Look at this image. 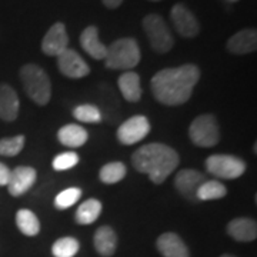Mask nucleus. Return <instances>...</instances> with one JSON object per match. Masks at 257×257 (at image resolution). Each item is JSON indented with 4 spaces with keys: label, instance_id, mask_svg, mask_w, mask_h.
<instances>
[{
    "label": "nucleus",
    "instance_id": "obj_7",
    "mask_svg": "<svg viewBox=\"0 0 257 257\" xmlns=\"http://www.w3.org/2000/svg\"><path fill=\"white\" fill-rule=\"evenodd\" d=\"M206 170L219 179H237L246 172V163L236 156L213 155L206 159Z\"/></svg>",
    "mask_w": 257,
    "mask_h": 257
},
{
    "label": "nucleus",
    "instance_id": "obj_22",
    "mask_svg": "<svg viewBox=\"0 0 257 257\" xmlns=\"http://www.w3.org/2000/svg\"><path fill=\"white\" fill-rule=\"evenodd\" d=\"M101 213V203L96 199H89L82 203L74 214L76 223L79 224H92L97 220Z\"/></svg>",
    "mask_w": 257,
    "mask_h": 257
},
{
    "label": "nucleus",
    "instance_id": "obj_4",
    "mask_svg": "<svg viewBox=\"0 0 257 257\" xmlns=\"http://www.w3.org/2000/svg\"><path fill=\"white\" fill-rule=\"evenodd\" d=\"M104 63L111 70H132L140 63V47L132 37L117 39L107 47Z\"/></svg>",
    "mask_w": 257,
    "mask_h": 257
},
{
    "label": "nucleus",
    "instance_id": "obj_35",
    "mask_svg": "<svg viewBox=\"0 0 257 257\" xmlns=\"http://www.w3.org/2000/svg\"><path fill=\"white\" fill-rule=\"evenodd\" d=\"M150 2H160V0H150Z\"/></svg>",
    "mask_w": 257,
    "mask_h": 257
},
{
    "label": "nucleus",
    "instance_id": "obj_12",
    "mask_svg": "<svg viewBox=\"0 0 257 257\" xmlns=\"http://www.w3.org/2000/svg\"><path fill=\"white\" fill-rule=\"evenodd\" d=\"M203 182H206L204 176L197 170L193 169H184L180 170L175 177V186L177 192L183 196L187 200H197L196 193L199 190V187L202 186Z\"/></svg>",
    "mask_w": 257,
    "mask_h": 257
},
{
    "label": "nucleus",
    "instance_id": "obj_3",
    "mask_svg": "<svg viewBox=\"0 0 257 257\" xmlns=\"http://www.w3.org/2000/svg\"><path fill=\"white\" fill-rule=\"evenodd\" d=\"M20 80L32 100L45 106L52 97V83L47 73L37 64H25L20 69Z\"/></svg>",
    "mask_w": 257,
    "mask_h": 257
},
{
    "label": "nucleus",
    "instance_id": "obj_28",
    "mask_svg": "<svg viewBox=\"0 0 257 257\" xmlns=\"http://www.w3.org/2000/svg\"><path fill=\"white\" fill-rule=\"evenodd\" d=\"M80 196H82V190L79 187H69V189H66L56 196L55 206L60 210L69 209L70 206H73L79 202Z\"/></svg>",
    "mask_w": 257,
    "mask_h": 257
},
{
    "label": "nucleus",
    "instance_id": "obj_23",
    "mask_svg": "<svg viewBox=\"0 0 257 257\" xmlns=\"http://www.w3.org/2000/svg\"><path fill=\"white\" fill-rule=\"evenodd\" d=\"M16 224L25 236H37L40 231V221L32 210L22 209L16 213Z\"/></svg>",
    "mask_w": 257,
    "mask_h": 257
},
{
    "label": "nucleus",
    "instance_id": "obj_20",
    "mask_svg": "<svg viewBox=\"0 0 257 257\" xmlns=\"http://www.w3.org/2000/svg\"><path fill=\"white\" fill-rule=\"evenodd\" d=\"M119 89L121 96L130 103H136L142 99L140 76L135 72H124L119 77Z\"/></svg>",
    "mask_w": 257,
    "mask_h": 257
},
{
    "label": "nucleus",
    "instance_id": "obj_17",
    "mask_svg": "<svg viewBox=\"0 0 257 257\" xmlns=\"http://www.w3.org/2000/svg\"><path fill=\"white\" fill-rule=\"evenodd\" d=\"M156 244L163 257H190L187 246L176 233H163Z\"/></svg>",
    "mask_w": 257,
    "mask_h": 257
},
{
    "label": "nucleus",
    "instance_id": "obj_10",
    "mask_svg": "<svg viewBox=\"0 0 257 257\" xmlns=\"http://www.w3.org/2000/svg\"><path fill=\"white\" fill-rule=\"evenodd\" d=\"M57 67L62 74L70 79H82L90 73V67L83 60L82 56L69 47L57 56Z\"/></svg>",
    "mask_w": 257,
    "mask_h": 257
},
{
    "label": "nucleus",
    "instance_id": "obj_34",
    "mask_svg": "<svg viewBox=\"0 0 257 257\" xmlns=\"http://www.w3.org/2000/svg\"><path fill=\"white\" fill-rule=\"evenodd\" d=\"M226 2H230V3H234V2H239V0H226Z\"/></svg>",
    "mask_w": 257,
    "mask_h": 257
},
{
    "label": "nucleus",
    "instance_id": "obj_14",
    "mask_svg": "<svg viewBox=\"0 0 257 257\" xmlns=\"http://www.w3.org/2000/svg\"><path fill=\"white\" fill-rule=\"evenodd\" d=\"M227 50L233 55H247L257 49V32L254 29H243L227 40Z\"/></svg>",
    "mask_w": 257,
    "mask_h": 257
},
{
    "label": "nucleus",
    "instance_id": "obj_15",
    "mask_svg": "<svg viewBox=\"0 0 257 257\" xmlns=\"http://www.w3.org/2000/svg\"><path fill=\"white\" fill-rule=\"evenodd\" d=\"M20 101L16 90L6 84H0V119L5 121H15L19 116Z\"/></svg>",
    "mask_w": 257,
    "mask_h": 257
},
{
    "label": "nucleus",
    "instance_id": "obj_32",
    "mask_svg": "<svg viewBox=\"0 0 257 257\" xmlns=\"http://www.w3.org/2000/svg\"><path fill=\"white\" fill-rule=\"evenodd\" d=\"M101 3H103L107 9H117L120 5L123 3V0H101Z\"/></svg>",
    "mask_w": 257,
    "mask_h": 257
},
{
    "label": "nucleus",
    "instance_id": "obj_24",
    "mask_svg": "<svg viewBox=\"0 0 257 257\" xmlns=\"http://www.w3.org/2000/svg\"><path fill=\"white\" fill-rule=\"evenodd\" d=\"M227 194V189L224 184H221L217 180H207L203 182L202 186L196 193L197 200H219Z\"/></svg>",
    "mask_w": 257,
    "mask_h": 257
},
{
    "label": "nucleus",
    "instance_id": "obj_11",
    "mask_svg": "<svg viewBox=\"0 0 257 257\" xmlns=\"http://www.w3.org/2000/svg\"><path fill=\"white\" fill-rule=\"evenodd\" d=\"M69 46V36L66 26L62 22H56L46 32L42 40V52L47 56H57L63 53Z\"/></svg>",
    "mask_w": 257,
    "mask_h": 257
},
{
    "label": "nucleus",
    "instance_id": "obj_33",
    "mask_svg": "<svg viewBox=\"0 0 257 257\" xmlns=\"http://www.w3.org/2000/svg\"><path fill=\"white\" fill-rule=\"evenodd\" d=\"M220 257H234V256H231V254H223V256Z\"/></svg>",
    "mask_w": 257,
    "mask_h": 257
},
{
    "label": "nucleus",
    "instance_id": "obj_26",
    "mask_svg": "<svg viewBox=\"0 0 257 257\" xmlns=\"http://www.w3.org/2000/svg\"><path fill=\"white\" fill-rule=\"evenodd\" d=\"M79 248L80 244L74 237H62L55 241L52 253L55 257H74L77 254Z\"/></svg>",
    "mask_w": 257,
    "mask_h": 257
},
{
    "label": "nucleus",
    "instance_id": "obj_13",
    "mask_svg": "<svg viewBox=\"0 0 257 257\" xmlns=\"http://www.w3.org/2000/svg\"><path fill=\"white\" fill-rule=\"evenodd\" d=\"M37 179V172L29 166H19L15 170H10L8 190L12 196L19 197L28 192L35 184Z\"/></svg>",
    "mask_w": 257,
    "mask_h": 257
},
{
    "label": "nucleus",
    "instance_id": "obj_25",
    "mask_svg": "<svg viewBox=\"0 0 257 257\" xmlns=\"http://www.w3.org/2000/svg\"><path fill=\"white\" fill-rule=\"evenodd\" d=\"M126 173H127V169L121 162H110L101 167L99 177L104 184H114L121 182Z\"/></svg>",
    "mask_w": 257,
    "mask_h": 257
},
{
    "label": "nucleus",
    "instance_id": "obj_8",
    "mask_svg": "<svg viewBox=\"0 0 257 257\" xmlns=\"http://www.w3.org/2000/svg\"><path fill=\"white\" fill-rule=\"evenodd\" d=\"M170 19L175 26L176 32L182 37L192 39L200 33V23L197 18L192 13V10L187 9L183 3H176L170 10Z\"/></svg>",
    "mask_w": 257,
    "mask_h": 257
},
{
    "label": "nucleus",
    "instance_id": "obj_2",
    "mask_svg": "<svg viewBox=\"0 0 257 257\" xmlns=\"http://www.w3.org/2000/svg\"><path fill=\"white\" fill-rule=\"evenodd\" d=\"M180 157L175 149L162 143H149L132 156V165L139 173L149 175L153 183L162 184L179 166Z\"/></svg>",
    "mask_w": 257,
    "mask_h": 257
},
{
    "label": "nucleus",
    "instance_id": "obj_30",
    "mask_svg": "<svg viewBox=\"0 0 257 257\" xmlns=\"http://www.w3.org/2000/svg\"><path fill=\"white\" fill-rule=\"evenodd\" d=\"M79 163V156L74 152H66L53 159V169L57 172L69 170Z\"/></svg>",
    "mask_w": 257,
    "mask_h": 257
},
{
    "label": "nucleus",
    "instance_id": "obj_29",
    "mask_svg": "<svg viewBox=\"0 0 257 257\" xmlns=\"http://www.w3.org/2000/svg\"><path fill=\"white\" fill-rule=\"evenodd\" d=\"M74 119L83 123H99L101 120L100 110L93 104H82L73 110Z\"/></svg>",
    "mask_w": 257,
    "mask_h": 257
},
{
    "label": "nucleus",
    "instance_id": "obj_19",
    "mask_svg": "<svg viewBox=\"0 0 257 257\" xmlns=\"http://www.w3.org/2000/svg\"><path fill=\"white\" fill-rule=\"evenodd\" d=\"M94 248L103 257H110L114 254L117 247V236L110 226H101L94 233Z\"/></svg>",
    "mask_w": 257,
    "mask_h": 257
},
{
    "label": "nucleus",
    "instance_id": "obj_31",
    "mask_svg": "<svg viewBox=\"0 0 257 257\" xmlns=\"http://www.w3.org/2000/svg\"><path fill=\"white\" fill-rule=\"evenodd\" d=\"M10 177V169L6 165L0 163V186H8Z\"/></svg>",
    "mask_w": 257,
    "mask_h": 257
},
{
    "label": "nucleus",
    "instance_id": "obj_1",
    "mask_svg": "<svg viewBox=\"0 0 257 257\" xmlns=\"http://www.w3.org/2000/svg\"><path fill=\"white\" fill-rule=\"evenodd\" d=\"M199 79L200 69L197 66L183 64L157 72L150 86L157 101L165 106H180L190 99Z\"/></svg>",
    "mask_w": 257,
    "mask_h": 257
},
{
    "label": "nucleus",
    "instance_id": "obj_21",
    "mask_svg": "<svg viewBox=\"0 0 257 257\" xmlns=\"http://www.w3.org/2000/svg\"><path fill=\"white\" fill-rule=\"evenodd\" d=\"M87 132L83 127H80L79 124H64L63 127H60V130L57 132V139L63 146L76 147L83 146L87 142Z\"/></svg>",
    "mask_w": 257,
    "mask_h": 257
},
{
    "label": "nucleus",
    "instance_id": "obj_5",
    "mask_svg": "<svg viewBox=\"0 0 257 257\" xmlns=\"http://www.w3.org/2000/svg\"><path fill=\"white\" fill-rule=\"evenodd\" d=\"M142 25L150 42V46L156 53H167L169 50H172L175 39L172 36L169 26L166 25L165 19L159 15L150 13L143 19Z\"/></svg>",
    "mask_w": 257,
    "mask_h": 257
},
{
    "label": "nucleus",
    "instance_id": "obj_16",
    "mask_svg": "<svg viewBox=\"0 0 257 257\" xmlns=\"http://www.w3.org/2000/svg\"><path fill=\"white\" fill-rule=\"evenodd\" d=\"M80 46L89 56L96 60H104L107 46H104L99 39V29L96 26H87L80 35Z\"/></svg>",
    "mask_w": 257,
    "mask_h": 257
},
{
    "label": "nucleus",
    "instance_id": "obj_6",
    "mask_svg": "<svg viewBox=\"0 0 257 257\" xmlns=\"http://www.w3.org/2000/svg\"><path fill=\"white\" fill-rule=\"evenodd\" d=\"M190 140L199 147H213L220 140L219 124L213 114H200L189 127Z\"/></svg>",
    "mask_w": 257,
    "mask_h": 257
},
{
    "label": "nucleus",
    "instance_id": "obj_27",
    "mask_svg": "<svg viewBox=\"0 0 257 257\" xmlns=\"http://www.w3.org/2000/svg\"><path fill=\"white\" fill-rule=\"evenodd\" d=\"M25 147V136L19 135L15 138H5L0 140V156L13 157L19 155Z\"/></svg>",
    "mask_w": 257,
    "mask_h": 257
},
{
    "label": "nucleus",
    "instance_id": "obj_9",
    "mask_svg": "<svg viewBox=\"0 0 257 257\" xmlns=\"http://www.w3.org/2000/svg\"><path fill=\"white\" fill-rule=\"evenodd\" d=\"M150 133V123L143 114L132 116L117 128V139L123 145H135Z\"/></svg>",
    "mask_w": 257,
    "mask_h": 257
},
{
    "label": "nucleus",
    "instance_id": "obj_18",
    "mask_svg": "<svg viewBox=\"0 0 257 257\" xmlns=\"http://www.w3.org/2000/svg\"><path fill=\"white\" fill-rule=\"evenodd\" d=\"M227 233L237 241H251L257 237V224L253 219L237 217L227 224Z\"/></svg>",
    "mask_w": 257,
    "mask_h": 257
}]
</instances>
